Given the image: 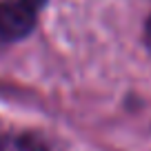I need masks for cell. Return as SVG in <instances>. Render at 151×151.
<instances>
[{
	"label": "cell",
	"mask_w": 151,
	"mask_h": 151,
	"mask_svg": "<svg viewBox=\"0 0 151 151\" xmlns=\"http://www.w3.org/2000/svg\"><path fill=\"white\" fill-rule=\"evenodd\" d=\"M38 11L24 0H0V42H20L33 33Z\"/></svg>",
	"instance_id": "1"
},
{
	"label": "cell",
	"mask_w": 151,
	"mask_h": 151,
	"mask_svg": "<svg viewBox=\"0 0 151 151\" xmlns=\"http://www.w3.org/2000/svg\"><path fill=\"white\" fill-rule=\"evenodd\" d=\"M24 2H27V5H31L36 11H40V9H42V7L49 2V0H24Z\"/></svg>",
	"instance_id": "4"
},
{
	"label": "cell",
	"mask_w": 151,
	"mask_h": 151,
	"mask_svg": "<svg viewBox=\"0 0 151 151\" xmlns=\"http://www.w3.org/2000/svg\"><path fill=\"white\" fill-rule=\"evenodd\" d=\"M145 42H147V47L151 49V16H149V20H147V24H145Z\"/></svg>",
	"instance_id": "3"
},
{
	"label": "cell",
	"mask_w": 151,
	"mask_h": 151,
	"mask_svg": "<svg viewBox=\"0 0 151 151\" xmlns=\"http://www.w3.org/2000/svg\"><path fill=\"white\" fill-rule=\"evenodd\" d=\"M0 151H65L53 138L33 129L0 131Z\"/></svg>",
	"instance_id": "2"
}]
</instances>
